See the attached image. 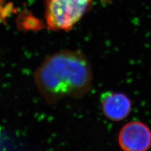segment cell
<instances>
[{
    "label": "cell",
    "mask_w": 151,
    "mask_h": 151,
    "mask_svg": "<svg viewBox=\"0 0 151 151\" xmlns=\"http://www.w3.org/2000/svg\"><path fill=\"white\" fill-rule=\"evenodd\" d=\"M37 88L49 104L64 98H81L91 88L93 72L80 50H63L48 57L35 73Z\"/></svg>",
    "instance_id": "cell-1"
},
{
    "label": "cell",
    "mask_w": 151,
    "mask_h": 151,
    "mask_svg": "<svg viewBox=\"0 0 151 151\" xmlns=\"http://www.w3.org/2000/svg\"><path fill=\"white\" fill-rule=\"evenodd\" d=\"M93 0H47L45 19L51 30L69 31L91 7Z\"/></svg>",
    "instance_id": "cell-2"
},
{
    "label": "cell",
    "mask_w": 151,
    "mask_h": 151,
    "mask_svg": "<svg viewBox=\"0 0 151 151\" xmlns=\"http://www.w3.org/2000/svg\"><path fill=\"white\" fill-rule=\"evenodd\" d=\"M119 143L125 151H145L151 145V131L140 122H129L121 129Z\"/></svg>",
    "instance_id": "cell-3"
},
{
    "label": "cell",
    "mask_w": 151,
    "mask_h": 151,
    "mask_svg": "<svg viewBox=\"0 0 151 151\" xmlns=\"http://www.w3.org/2000/svg\"><path fill=\"white\" fill-rule=\"evenodd\" d=\"M101 108L104 115L112 121H121L129 115L132 104L125 94L106 92L101 95Z\"/></svg>",
    "instance_id": "cell-4"
},
{
    "label": "cell",
    "mask_w": 151,
    "mask_h": 151,
    "mask_svg": "<svg viewBox=\"0 0 151 151\" xmlns=\"http://www.w3.org/2000/svg\"><path fill=\"white\" fill-rule=\"evenodd\" d=\"M3 2H4V0H0V15H1V18L2 17V13H1L3 12V10L1 8V6H2Z\"/></svg>",
    "instance_id": "cell-5"
}]
</instances>
